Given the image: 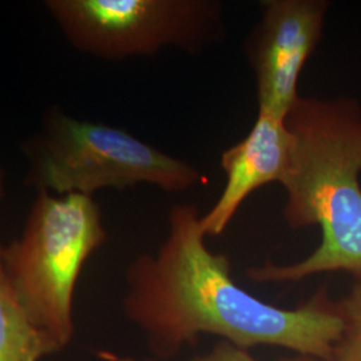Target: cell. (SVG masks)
<instances>
[{"mask_svg": "<svg viewBox=\"0 0 361 361\" xmlns=\"http://www.w3.org/2000/svg\"><path fill=\"white\" fill-rule=\"evenodd\" d=\"M338 308L345 322V335L361 340V277H355L348 296L338 304Z\"/></svg>", "mask_w": 361, "mask_h": 361, "instance_id": "9", "label": "cell"}, {"mask_svg": "<svg viewBox=\"0 0 361 361\" xmlns=\"http://www.w3.org/2000/svg\"><path fill=\"white\" fill-rule=\"evenodd\" d=\"M25 183L37 192L65 195L123 190L140 183L177 193L204 176L180 158L158 150L125 130L80 121L52 109L42 128L23 145Z\"/></svg>", "mask_w": 361, "mask_h": 361, "instance_id": "4", "label": "cell"}, {"mask_svg": "<svg viewBox=\"0 0 361 361\" xmlns=\"http://www.w3.org/2000/svg\"><path fill=\"white\" fill-rule=\"evenodd\" d=\"M4 197V171L0 166V200Z\"/></svg>", "mask_w": 361, "mask_h": 361, "instance_id": "14", "label": "cell"}, {"mask_svg": "<svg viewBox=\"0 0 361 361\" xmlns=\"http://www.w3.org/2000/svg\"><path fill=\"white\" fill-rule=\"evenodd\" d=\"M334 361H361V340L345 335L337 344Z\"/></svg>", "mask_w": 361, "mask_h": 361, "instance_id": "11", "label": "cell"}, {"mask_svg": "<svg viewBox=\"0 0 361 361\" xmlns=\"http://www.w3.org/2000/svg\"><path fill=\"white\" fill-rule=\"evenodd\" d=\"M281 361H328L319 359V357H313V356H307V355H298L296 357H289V359H283Z\"/></svg>", "mask_w": 361, "mask_h": 361, "instance_id": "13", "label": "cell"}, {"mask_svg": "<svg viewBox=\"0 0 361 361\" xmlns=\"http://www.w3.org/2000/svg\"><path fill=\"white\" fill-rule=\"evenodd\" d=\"M190 361H258L253 357L249 349L241 348L233 343L221 340L219 344L207 355L194 357Z\"/></svg>", "mask_w": 361, "mask_h": 361, "instance_id": "10", "label": "cell"}, {"mask_svg": "<svg viewBox=\"0 0 361 361\" xmlns=\"http://www.w3.org/2000/svg\"><path fill=\"white\" fill-rule=\"evenodd\" d=\"M285 123L290 161L281 185L292 229L319 226L322 241L300 262L252 268L257 283H295L328 271L361 277V106L353 98L300 97Z\"/></svg>", "mask_w": 361, "mask_h": 361, "instance_id": "2", "label": "cell"}, {"mask_svg": "<svg viewBox=\"0 0 361 361\" xmlns=\"http://www.w3.org/2000/svg\"><path fill=\"white\" fill-rule=\"evenodd\" d=\"M98 357L101 360L104 361H155L152 359H145V360H138V359H134V357H130V356H121V355H116L113 353L110 350H99L98 353Z\"/></svg>", "mask_w": 361, "mask_h": 361, "instance_id": "12", "label": "cell"}, {"mask_svg": "<svg viewBox=\"0 0 361 361\" xmlns=\"http://www.w3.org/2000/svg\"><path fill=\"white\" fill-rule=\"evenodd\" d=\"M58 352L20 305L3 268L0 244V361H39Z\"/></svg>", "mask_w": 361, "mask_h": 361, "instance_id": "8", "label": "cell"}, {"mask_svg": "<svg viewBox=\"0 0 361 361\" xmlns=\"http://www.w3.org/2000/svg\"><path fill=\"white\" fill-rule=\"evenodd\" d=\"M168 225L154 255L130 264L122 301L126 319L157 357L176 356L210 334L241 348L274 345L334 361L347 328L325 290L295 310L264 302L233 280L226 255L207 247L198 207H170Z\"/></svg>", "mask_w": 361, "mask_h": 361, "instance_id": "1", "label": "cell"}, {"mask_svg": "<svg viewBox=\"0 0 361 361\" xmlns=\"http://www.w3.org/2000/svg\"><path fill=\"white\" fill-rule=\"evenodd\" d=\"M292 135L285 119L258 111L245 138L221 154L226 183L217 202L201 217L207 235L225 232L246 198L268 183L284 178L290 161Z\"/></svg>", "mask_w": 361, "mask_h": 361, "instance_id": "7", "label": "cell"}, {"mask_svg": "<svg viewBox=\"0 0 361 361\" xmlns=\"http://www.w3.org/2000/svg\"><path fill=\"white\" fill-rule=\"evenodd\" d=\"M246 39L257 85L258 111L286 119L298 98L302 68L323 38L326 0H265Z\"/></svg>", "mask_w": 361, "mask_h": 361, "instance_id": "6", "label": "cell"}, {"mask_svg": "<svg viewBox=\"0 0 361 361\" xmlns=\"http://www.w3.org/2000/svg\"><path fill=\"white\" fill-rule=\"evenodd\" d=\"M106 241L102 214L92 197L39 192L20 235L1 245L3 268L20 305L59 352L75 335L79 276Z\"/></svg>", "mask_w": 361, "mask_h": 361, "instance_id": "3", "label": "cell"}, {"mask_svg": "<svg viewBox=\"0 0 361 361\" xmlns=\"http://www.w3.org/2000/svg\"><path fill=\"white\" fill-rule=\"evenodd\" d=\"M66 40L104 61L176 47L198 54L224 35L217 0H46Z\"/></svg>", "mask_w": 361, "mask_h": 361, "instance_id": "5", "label": "cell"}]
</instances>
